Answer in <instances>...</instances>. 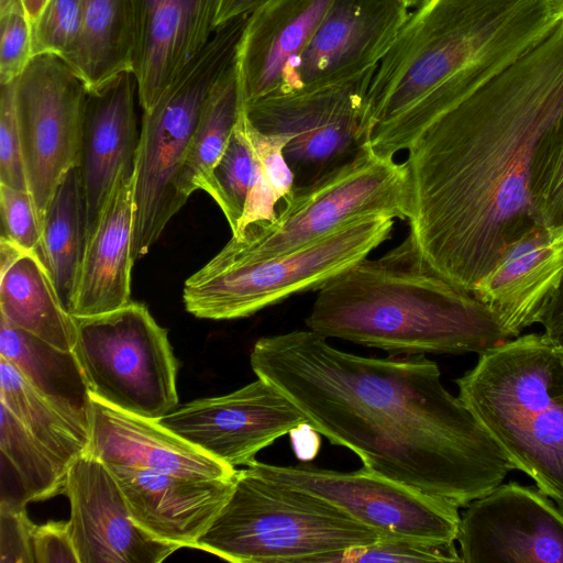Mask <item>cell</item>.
<instances>
[{
  "label": "cell",
  "mask_w": 563,
  "mask_h": 563,
  "mask_svg": "<svg viewBox=\"0 0 563 563\" xmlns=\"http://www.w3.org/2000/svg\"><path fill=\"white\" fill-rule=\"evenodd\" d=\"M250 363L307 427L354 452L364 467L457 507L515 470L426 355L365 357L308 329L260 338Z\"/></svg>",
  "instance_id": "obj_1"
},
{
  "label": "cell",
  "mask_w": 563,
  "mask_h": 563,
  "mask_svg": "<svg viewBox=\"0 0 563 563\" xmlns=\"http://www.w3.org/2000/svg\"><path fill=\"white\" fill-rule=\"evenodd\" d=\"M562 113L563 21L411 143L409 233L435 272L472 292L506 249L540 223L530 166Z\"/></svg>",
  "instance_id": "obj_2"
},
{
  "label": "cell",
  "mask_w": 563,
  "mask_h": 563,
  "mask_svg": "<svg viewBox=\"0 0 563 563\" xmlns=\"http://www.w3.org/2000/svg\"><path fill=\"white\" fill-rule=\"evenodd\" d=\"M555 0H424L409 11L372 78L366 145L394 157L439 117L542 43Z\"/></svg>",
  "instance_id": "obj_3"
},
{
  "label": "cell",
  "mask_w": 563,
  "mask_h": 563,
  "mask_svg": "<svg viewBox=\"0 0 563 563\" xmlns=\"http://www.w3.org/2000/svg\"><path fill=\"white\" fill-rule=\"evenodd\" d=\"M305 323L325 339L391 355H479L509 339L484 302L423 260L410 233L329 280Z\"/></svg>",
  "instance_id": "obj_4"
},
{
  "label": "cell",
  "mask_w": 563,
  "mask_h": 563,
  "mask_svg": "<svg viewBox=\"0 0 563 563\" xmlns=\"http://www.w3.org/2000/svg\"><path fill=\"white\" fill-rule=\"evenodd\" d=\"M459 398L515 470L563 509V357L544 333L479 354L455 380Z\"/></svg>",
  "instance_id": "obj_5"
},
{
  "label": "cell",
  "mask_w": 563,
  "mask_h": 563,
  "mask_svg": "<svg viewBox=\"0 0 563 563\" xmlns=\"http://www.w3.org/2000/svg\"><path fill=\"white\" fill-rule=\"evenodd\" d=\"M383 538L327 500L247 466L195 549L234 563H319Z\"/></svg>",
  "instance_id": "obj_6"
},
{
  "label": "cell",
  "mask_w": 563,
  "mask_h": 563,
  "mask_svg": "<svg viewBox=\"0 0 563 563\" xmlns=\"http://www.w3.org/2000/svg\"><path fill=\"white\" fill-rule=\"evenodd\" d=\"M247 16L218 25L148 110L143 111L134 157L133 257H143L187 199L179 190L184 164L206 100L234 63Z\"/></svg>",
  "instance_id": "obj_7"
},
{
  "label": "cell",
  "mask_w": 563,
  "mask_h": 563,
  "mask_svg": "<svg viewBox=\"0 0 563 563\" xmlns=\"http://www.w3.org/2000/svg\"><path fill=\"white\" fill-rule=\"evenodd\" d=\"M394 222L386 216L361 217L300 249L265 260L216 255L185 282L186 310L201 319H239L292 295L319 290L390 239Z\"/></svg>",
  "instance_id": "obj_8"
},
{
  "label": "cell",
  "mask_w": 563,
  "mask_h": 563,
  "mask_svg": "<svg viewBox=\"0 0 563 563\" xmlns=\"http://www.w3.org/2000/svg\"><path fill=\"white\" fill-rule=\"evenodd\" d=\"M407 166L375 154L367 145L351 162L312 184L296 187L271 222L247 227L217 254L232 261H258L305 246L366 216L408 220Z\"/></svg>",
  "instance_id": "obj_9"
},
{
  "label": "cell",
  "mask_w": 563,
  "mask_h": 563,
  "mask_svg": "<svg viewBox=\"0 0 563 563\" xmlns=\"http://www.w3.org/2000/svg\"><path fill=\"white\" fill-rule=\"evenodd\" d=\"M74 354L91 397L121 411L158 420L178 405L177 361L168 332L142 302L74 317Z\"/></svg>",
  "instance_id": "obj_10"
},
{
  "label": "cell",
  "mask_w": 563,
  "mask_h": 563,
  "mask_svg": "<svg viewBox=\"0 0 563 563\" xmlns=\"http://www.w3.org/2000/svg\"><path fill=\"white\" fill-rule=\"evenodd\" d=\"M376 67L331 85L272 93L243 103L258 131L290 139L284 155L295 188L353 161L366 146V98Z\"/></svg>",
  "instance_id": "obj_11"
},
{
  "label": "cell",
  "mask_w": 563,
  "mask_h": 563,
  "mask_svg": "<svg viewBox=\"0 0 563 563\" xmlns=\"http://www.w3.org/2000/svg\"><path fill=\"white\" fill-rule=\"evenodd\" d=\"M14 87L27 188L41 225L62 180L79 167L88 89L54 54L33 56Z\"/></svg>",
  "instance_id": "obj_12"
},
{
  "label": "cell",
  "mask_w": 563,
  "mask_h": 563,
  "mask_svg": "<svg viewBox=\"0 0 563 563\" xmlns=\"http://www.w3.org/2000/svg\"><path fill=\"white\" fill-rule=\"evenodd\" d=\"M249 466L266 478L327 500L384 537L437 542L457 539L460 507L364 466L352 472L258 461Z\"/></svg>",
  "instance_id": "obj_13"
},
{
  "label": "cell",
  "mask_w": 563,
  "mask_h": 563,
  "mask_svg": "<svg viewBox=\"0 0 563 563\" xmlns=\"http://www.w3.org/2000/svg\"><path fill=\"white\" fill-rule=\"evenodd\" d=\"M176 435L231 466L255 455L307 421L272 384L258 378L230 394L194 400L159 418Z\"/></svg>",
  "instance_id": "obj_14"
},
{
  "label": "cell",
  "mask_w": 563,
  "mask_h": 563,
  "mask_svg": "<svg viewBox=\"0 0 563 563\" xmlns=\"http://www.w3.org/2000/svg\"><path fill=\"white\" fill-rule=\"evenodd\" d=\"M463 563H563V509L538 487L499 484L466 506Z\"/></svg>",
  "instance_id": "obj_15"
},
{
  "label": "cell",
  "mask_w": 563,
  "mask_h": 563,
  "mask_svg": "<svg viewBox=\"0 0 563 563\" xmlns=\"http://www.w3.org/2000/svg\"><path fill=\"white\" fill-rule=\"evenodd\" d=\"M408 13L401 0H333L275 93L331 85L376 67Z\"/></svg>",
  "instance_id": "obj_16"
},
{
  "label": "cell",
  "mask_w": 563,
  "mask_h": 563,
  "mask_svg": "<svg viewBox=\"0 0 563 563\" xmlns=\"http://www.w3.org/2000/svg\"><path fill=\"white\" fill-rule=\"evenodd\" d=\"M65 494L79 563H158L180 549L133 520L109 470L87 452L70 464Z\"/></svg>",
  "instance_id": "obj_17"
},
{
  "label": "cell",
  "mask_w": 563,
  "mask_h": 563,
  "mask_svg": "<svg viewBox=\"0 0 563 563\" xmlns=\"http://www.w3.org/2000/svg\"><path fill=\"white\" fill-rule=\"evenodd\" d=\"M563 285V224L537 223L514 241L473 295L509 339L541 323Z\"/></svg>",
  "instance_id": "obj_18"
},
{
  "label": "cell",
  "mask_w": 563,
  "mask_h": 563,
  "mask_svg": "<svg viewBox=\"0 0 563 563\" xmlns=\"http://www.w3.org/2000/svg\"><path fill=\"white\" fill-rule=\"evenodd\" d=\"M106 467L119 485L133 520L155 538L179 548H195L231 496L236 479V475L201 478Z\"/></svg>",
  "instance_id": "obj_19"
},
{
  "label": "cell",
  "mask_w": 563,
  "mask_h": 563,
  "mask_svg": "<svg viewBox=\"0 0 563 563\" xmlns=\"http://www.w3.org/2000/svg\"><path fill=\"white\" fill-rule=\"evenodd\" d=\"M133 73L143 111L151 109L216 30L220 0H132Z\"/></svg>",
  "instance_id": "obj_20"
},
{
  "label": "cell",
  "mask_w": 563,
  "mask_h": 563,
  "mask_svg": "<svg viewBox=\"0 0 563 563\" xmlns=\"http://www.w3.org/2000/svg\"><path fill=\"white\" fill-rule=\"evenodd\" d=\"M135 95L137 80L125 70L96 90L88 91L79 173L86 209V240L121 172L134 165L139 136Z\"/></svg>",
  "instance_id": "obj_21"
},
{
  "label": "cell",
  "mask_w": 563,
  "mask_h": 563,
  "mask_svg": "<svg viewBox=\"0 0 563 563\" xmlns=\"http://www.w3.org/2000/svg\"><path fill=\"white\" fill-rule=\"evenodd\" d=\"M87 453L106 466L173 473L201 478H232L236 470L172 431L91 397Z\"/></svg>",
  "instance_id": "obj_22"
},
{
  "label": "cell",
  "mask_w": 563,
  "mask_h": 563,
  "mask_svg": "<svg viewBox=\"0 0 563 563\" xmlns=\"http://www.w3.org/2000/svg\"><path fill=\"white\" fill-rule=\"evenodd\" d=\"M134 165L125 167L86 240L73 317H91L130 303L134 230Z\"/></svg>",
  "instance_id": "obj_23"
},
{
  "label": "cell",
  "mask_w": 563,
  "mask_h": 563,
  "mask_svg": "<svg viewBox=\"0 0 563 563\" xmlns=\"http://www.w3.org/2000/svg\"><path fill=\"white\" fill-rule=\"evenodd\" d=\"M333 0H267L247 16L236 52L242 102L279 90Z\"/></svg>",
  "instance_id": "obj_24"
},
{
  "label": "cell",
  "mask_w": 563,
  "mask_h": 563,
  "mask_svg": "<svg viewBox=\"0 0 563 563\" xmlns=\"http://www.w3.org/2000/svg\"><path fill=\"white\" fill-rule=\"evenodd\" d=\"M1 318L51 345L73 351L74 317L63 303L40 252L24 251L0 273Z\"/></svg>",
  "instance_id": "obj_25"
},
{
  "label": "cell",
  "mask_w": 563,
  "mask_h": 563,
  "mask_svg": "<svg viewBox=\"0 0 563 563\" xmlns=\"http://www.w3.org/2000/svg\"><path fill=\"white\" fill-rule=\"evenodd\" d=\"M0 356L71 420L89 429L91 395L73 351L0 321Z\"/></svg>",
  "instance_id": "obj_26"
},
{
  "label": "cell",
  "mask_w": 563,
  "mask_h": 563,
  "mask_svg": "<svg viewBox=\"0 0 563 563\" xmlns=\"http://www.w3.org/2000/svg\"><path fill=\"white\" fill-rule=\"evenodd\" d=\"M80 3L79 36L64 59L91 91L122 71H133L134 9L132 0H80Z\"/></svg>",
  "instance_id": "obj_27"
},
{
  "label": "cell",
  "mask_w": 563,
  "mask_h": 563,
  "mask_svg": "<svg viewBox=\"0 0 563 563\" xmlns=\"http://www.w3.org/2000/svg\"><path fill=\"white\" fill-rule=\"evenodd\" d=\"M1 485L0 506L25 508L65 493L68 464L37 441L11 411L0 404Z\"/></svg>",
  "instance_id": "obj_28"
},
{
  "label": "cell",
  "mask_w": 563,
  "mask_h": 563,
  "mask_svg": "<svg viewBox=\"0 0 563 563\" xmlns=\"http://www.w3.org/2000/svg\"><path fill=\"white\" fill-rule=\"evenodd\" d=\"M86 245V209L79 168L64 177L41 224V256L69 311Z\"/></svg>",
  "instance_id": "obj_29"
},
{
  "label": "cell",
  "mask_w": 563,
  "mask_h": 563,
  "mask_svg": "<svg viewBox=\"0 0 563 563\" xmlns=\"http://www.w3.org/2000/svg\"><path fill=\"white\" fill-rule=\"evenodd\" d=\"M0 404L54 455L70 465L86 452L89 429L71 420L0 356Z\"/></svg>",
  "instance_id": "obj_30"
},
{
  "label": "cell",
  "mask_w": 563,
  "mask_h": 563,
  "mask_svg": "<svg viewBox=\"0 0 563 563\" xmlns=\"http://www.w3.org/2000/svg\"><path fill=\"white\" fill-rule=\"evenodd\" d=\"M242 104L234 60L210 91L194 133L179 180L186 199L202 189L210 177L233 133Z\"/></svg>",
  "instance_id": "obj_31"
},
{
  "label": "cell",
  "mask_w": 563,
  "mask_h": 563,
  "mask_svg": "<svg viewBox=\"0 0 563 563\" xmlns=\"http://www.w3.org/2000/svg\"><path fill=\"white\" fill-rule=\"evenodd\" d=\"M241 121L260 164L261 179L252 190L233 236L241 235L253 224L271 222L276 217V205L285 201L295 189V178L285 158L284 150L290 139L283 134L258 131L247 119L243 104Z\"/></svg>",
  "instance_id": "obj_32"
},
{
  "label": "cell",
  "mask_w": 563,
  "mask_h": 563,
  "mask_svg": "<svg viewBox=\"0 0 563 563\" xmlns=\"http://www.w3.org/2000/svg\"><path fill=\"white\" fill-rule=\"evenodd\" d=\"M260 179V164L239 115L224 152L201 189L218 203L232 234L236 232L249 197Z\"/></svg>",
  "instance_id": "obj_33"
},
{
  "label": "cell",
  "mask_w": 563,
  "mask_h": 563,
  "mask_svg": "<svg viewBox=\"0 0 563 563\" xmlns=\"http://www.w3.org/2000/svg\"><path fill=\"white\" fill-rule=\"evenodd\" d=\"M529 187L539 222L545 225L563 224V113L537 144Z\"/></svg>",
  "instance_id": "obj_34"
},
{
  "label": "cell",
  "mask_w": 563,
  "mask_h": 563,
  "mask_svg": "<svg viewBox=\"0 0 563 563\" xmlns=\"http://www.w3.org/2000/svg\"><path fill=\"white\" fill-rule=\"evenodd\" d=\"M462 562L454 542H437L402 537L383 538L367 547L332 553L319 563Z\"/></svg>",
  "instance_id": "obj_35"
},
{
  "label": "cell",
  "mask_w": 563,
  "mask_h": 563,
  "mask_svg": "<svg viewBox=\"0 0 563 563\" xmlns=\"http://www.w3.org/2000/svg\"><path fill=\"white\" fill-rule=\"evenodd\" d=\"M80 26V0H49L31 26L33 56L54 54L65 58L77 42Z\"/></svg>",
  "instance_id": "obj_36"
},
{
  "label": "cell",
  "mask_w": 563,
  "mask_h": 563,
  "mask_svg": "<svg viewBox=\"0 0 563 563\" xmlns=\"http://www.w3.org/2000/svg\"><path fill=\"white\" fill-rule=\"evenodd\" d=\"M0 184L29 190L15 108L14 80L1 85L0 93Z\"/></svg>",
  "instance_id": "obj_37"
},
{
  "label": "cell",
  "mask_w": 563,
  "mask_h": 563,
  "mask_svg": "<svg viewBox=\"0 0 563 563\" xmlns=\"http://www.w3.org/2000/svg\"><path fill=\"white\" fill-rule=\"evenodd\" d=\"M0 209L2 235L27 251L40 252L41 225L29 190L0 184Z\"/></svg>",
  "instance_id": "obj_38"
},
{
  "label": "cell",
  "mask_w": 563,
  "mask_h": 563,
  "mask_svg": "<svg viewBox=\"0 0 563 563\" xmlns=\"http://www.w3.org/2000/svg\"><path fill=\"white\" fill-rule=\"evenodd\" d=\"M0 84L15 80L33 57L31 25L22 12L0 15Z\"/></svg>",
  "instance_id": "obj_39"
},
{
  "label": "cell",
  "mask_w": 563,
  "mask_h": 563,
  "mask_svg": "<svg viewBox=\"0 0 563 563\" xmlns=\"http://www.w3.org/2000/svg\"><path fill=\"white\" fill-rule=\"evenodd\" d=\"M34 528L25 508L0 506V563H35Z\"/></svg>",
  "instance_id": "obj_40"
},
{
  "label": "cell",
  "mask_w": 563,
  "mask_h": 563,
  "mask_svg": "<svg viewBox=\"0 0 563 563\" xmlns=\"http://www.w3.org/2000/svg\"><path fill=\"white\" fill-rule=\"evenodd\" d=\"M32 543L35 563H79L68 521L35 526Z\"/></svg>",
  "instance_id": "obj_41"
},
{
  "label": "cell",
  "mask_w": 563,
  "mask_h": 563,
  "mask_svg": "<svg viewBox=\"0 0 563 563\" xmlns=\"http://www.w3.org/2000/svg\"><path fill=\"white\" fill-rule=\"evenodd\" d=\"M540 324L552 342L558 344L563 341V285Z\"/></svg>",
  "instance_id": "obj_42"
},
{
  "label": "cell",
  "mask_w": 563,
  "mask_h": 563,
  "mask_svg": "<svg viewBox=\"0 0 563 563\" xmlns=\"http://www.w3.org/2000/svg\"><path fill=\"white\" fill-rule=\"evenodd\" d=\"M267 0H220L216 27L238 16L249 15Z\"/></svg>",
  "instance_id": "obj_43"
},
{
  "label": "cell",
  "mask_w": 563,
  "mask_h": 563,
  "mask_svg": "<svg viewBox=\"0 0 563 563\" xmlns=\"http://www.w3.org/2000/svg\"><path fill=\"white\" fill-rule=\"evenodd\" d=\"M24 251L27 250L2 235L0 240V273L8 269Z\"/></svg>",
  "instance_id": "obj_44"
},
{
  "label": "cell",
  "mask_w": 563,
  "mask_h": 563,
  "mask_svg": "<svg viewBox=\"0 0 563 563\" xmlns=\"http://www.w3.org/2000/svg\"><path fill=\"white\" fill-rule=\"evenodd\" d=\"M49 0H22L26 19L32 26Z\"/></svg>",
  "instance_id": "obj_45"
},
{
  "label": "cell",
  "mask_w": 563,
  "mask_h": 563,
  "mask_svg": "<svg viewBox=\"0 0 563 563\" xmlns=\"http://www.w3.org/2000/svg\"><path fill=\"white\" fill-rule=\"evenodd\" d=\"M409 9L410 8H417L420 5L424 0H401Z\"/></svg>",
  "instance_id": "obj_46"
},
{
  "label": "cell",
  "mask_w": 563,
  "mask_h": 563,
  "mask_svg": "<svg viewBox=\"0 0 563 563\" xmlns=\"http://www.w3.org/2000/svg\"><path fill=\"white\" fill-rule=\"evenodd\" d=\"M560 11H561V14H562V21H563V0H555Z\"/></svg>",
  "instance_id": "obj_47"
},
{
  "label": "cell",
  "mask_w": 563,
  "mask_h": 563,
  "mask_svg": "<svg viewBox=\"0 0 563 563\" xmlns=\"http://www.w3.org/2000/svg\"><path fill=\"white\" fill-rule=\"evenodd\" d=\"M556 346L559 347L560 353H561V355H562V357H563V341H562V342H560V343H558V344H556Z\"/></svg>",
  "instance_id": "obj_48"
}]
</instances>
